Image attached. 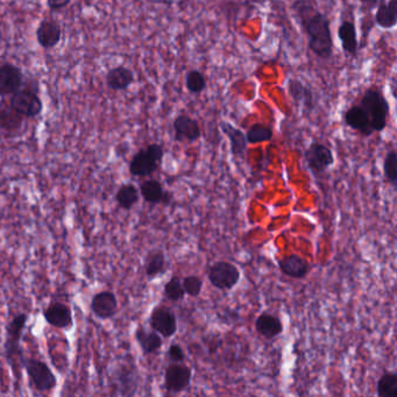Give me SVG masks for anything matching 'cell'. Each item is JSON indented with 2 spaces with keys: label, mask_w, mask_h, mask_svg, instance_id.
I'll return each instance as SVG.
<instances>
[{
  "label": "cell",
  "mask_w": 397,
  "mask_h": 397,
  "mask_svg": "<svg viewBox=\"0 0 397 397\" xmlns=\"http://www.w3.org/2000/svg\"><path fill=\"white\" fill-rule=\"evenodd\" d=\"M395 87H396V83H395V78H393V82H391V90H393V96H396L395 94Z\"/></svg>",
  "instance_id": "39"
},
{
  "label": "cell",
  "mask_w": 397,
  "mask_h": 397,
  "mask_svg": "<svg viewBox=\"0 0 397 397\" xmlns=\"http://www.w3.org/2000/svg\"><path fill=\"white\" fill-rule=\"evenodd\" d=\"M25 117L18 114L10 103L0 102V137L16 138L20 135Z\"/></svg>",
  "instance_id": "12"
},
{
  "label": "cell",
  "mask_w": 397,
  "mask_h": 397,
  "mask_svg": "<svg viewBox=\"0 0 397 397\" xmlns=\"http://www.w3.org/2000/svg\"><path fill=\"white\" fill-rule=\"evenodd\" d=\"M167 355L171 362H184L185 359H187V355H185L183 348H182L180 344H176V343H173V344L169 346Z\"/></svg>",
  "instance_id": "36"
},
{
  "label": "cell",
  "mask_w": 397,
  "mask_h": 397,
  "mask_svg": "<svg viewBox=\"0 0 397 397\" xmlns=\"http://www.w3.org/2000/svg\"><path fill=\"white\" fill-rule=\"evenodd\" d=\"M248 3L264 4V0H248Z\"/></svg>",
  "instance_id": "40"
},
{
  "label": "cell",
  "mask_w": 397,
  "mask_h": 397,
  "mask_svg": "<svg viewBox=\"0 0 397 397\" xmlns=\"http://www.w3.org/2000/svg\"><path fill=\"white\" fill-rule=\"evenodd\" d=\"M245 135L250 145L264 144V142L271 141L274 138V132L271 127L261 124V123H255L248 128Z\"/></svg>",
  "instance_id": "30"
},
{
  "label": "cell",
  "mask_w": 397,
  "mask_h": 397,
  "mask_svg": "<svg viewBox=\"0 0 397 397\" xmlns=\"http://www.w3.org/2000/svg\"><path fill=\"white\" fill-rule=\"evenodd\" d=\"M27 322H28V316L26 314H18L7 324L4 354L7 362L13 368L16 359H19L24 354L21 348V338L24 334Z\"/></svg>",
  "instance_id": "5"
},
{
  "label": "cell",
  "mask_w": 397,
  "mask_h": 397,
  "mask_svg": "<svg viewBox=\"0 0 397 397\" xmlns=\"http://www.w3.org/2000/svg\"><path fill=\"white\" fill-rule=\"evenodd\" d=\"M359 105L367 112L374 133L384 132L391 114V105L386 96L381 91L368 89L362 94Z\"/></svg>",
  "instance_id": "2"
},
{
  "label": "cell",
  "mask_w": 397,
  "mask_h": 397,
  "mask_svg": "<svg viewBox=\"0 0 397 397\" xmlns=\"http://www.w3.org/2000/svg\"><path fill=\"white\" fill-rule=\"evenodd\" d=\"M344 121L346 126L350 127V130H355L364 137H372L374 134L367 112L359 104L353 105L346 110L344 114Z\"/></svg>",
  "instance_id": "19"
},
{
  "label": "cell",
  "mask_w": 397,
  "mask_h": 397,
  "mask_svg": "<svg viewBox=\"0 0 397 397\" xmlns=\"http://www.w3.org/2000/svg\"><path fill=\"white\" fill-rule=\"evenodd\" d=\"M193 371L184 362H171L164 371V389L169 394H180L190 387Z\"/></svg>",
  "instance_id": "7"
},
{
  "label": "cell",
  "mask_w": 397,
  "mask_h": 397,
  "mask_svg": "<svg viewBox=\"0 0 397 397\" xmlns=\"http://www.w3.org/2000/svg\"><path fill=\"white\" fill-rule=\"evenodd\" d=\"M114 391L116 395H123V396H133L137 394L138 386H139V374L137 368L132 367L130 365H121L116 368L114 375Z\"/></svg>",
  "instance_id": "11"
},
{
  "label": "cell",
  "mask_w": 397,
  "mask_h": 397,
  "mask_svg": "<svg viewBox=\"0 0 397 397\" xmlns=\"http://www.w3.org/2000/svg\"><path fill=\"white\" fill-rule=\"evenodd\" d=\"M139 200H140V191L134 184H123L116 194L118 207L123 210L128 211L133 209L139 203Z\"/></svg>",
  "instance_id": "29"
},
{
  "label": "cell",
  "mask_w": 397,
  "mask_h": 397,
  "mask_svg": "<svg viewBox=\"0 0 397 397\" xmlns=\"http://www.w3.org/2000/svg\"><path fill=\"white\" fill-rule=\"evenodd\" d=\"M164 298L171 302H181L184 300L185 291L180 277L173 276L167 283L164 284Z\"/></svg>",
  "instance_id": "33"
},
{
  "label": "cell",
  "mask_w": 397,
  "mask_h": 397,
  "mask_svg": "<svg viewBox=\"0 0 397 397\" xmlns=\"http://www.w3.org/2000/svg\"><path fill=\"white\" fill-rule=\"evenodd\" d=\"M365 10L371 11L377 10L381 4L386 3V0H359Z\"/></svg>",
  "instance_id": "38"
},
{
  "label": "cell",
  "mask_w": 397,
  "mask_h": 397,
  "mask_svg": "<svg viewBox=\"0 0 397 397\" xmlns=\"http://www.w3.org/2000/svg\"><path fill=\"white\" fill-rule=\"evenodd\" d=\"M133 71L125 66L112 68L105 77V82L109 89L114 91H124L134 83Z\"/></svg>",
  "instance_id": "25"
},
{
  "label": "cell",
  "mask_w": 397,
  "mask_h": 397,
  "mask_svg": "<svg viewBox=\"0 0 397 397\" xmlns=\"http://www.w3.org/2000/svg\"><path fill=\"white\" fill-rule=\"evenodd\" d=\"M304 160L314 175L323 174L334 164V152L326 145L314 141L304 152Z\"/></svg>",
  "instance_id": "9"
},
{
  "label": "cell",
  "mask_w": 397,
  "mask_h": 397,
  "mask_svg": "<svg viewBox=\"0 0 397 397\" xmlns=\"http://www.w3.org/2000/svg\"><path fill=\"white\" fill-rule=\"evenodd\" d=\"M288 94L293 100L295 107L300 109L303 107L307 114H310L316 107L314 90L309 85L304 84L298 78H291L287 84Z\"/></svg>",
  "instance_id": "16"
},
{
  "label": "cell",
  "mask_w": 397,
  "mask_h": 397,
  "mask_svg": "<svg viewBox=\"0 0 397 397\" xmlns=\"http://www.w3.org/2000/svg\"><path fill=\"white\" fill-rule=\"evenodd\" d=\"M377 394L380 397H397V374L386 372L377 381Z\"/></svg>",
  "instance_id": "31"
},
{
  "label": "cell",
  "mask_w": 397,
  "mask_h": 397,
  "mask_svg": "<svg viewBox=\"0 0 397 397\" xmlns=\"http://www.w3.org/2000/svg\"><path fill=\"white\" fill-rule=\"evenodd\" d=\"M168 269L167 257L160 250H152L145 261V273L148 281H153L164 275Z\"/></svg>",
  "instance_id": "28"
},
{
  "label": "cell",
  "mask_w": 397,
  "mask_h": 397,
  "mask_svg": "<svg viewBox=\"0 0 397 397\" xmlns=\"http://www.w3.org/2000/svg\"><path fill=\"white\" fill-rule=\"evenodd\" d=\"M62 28L53 19H44L37 30V41L44 49H51L60 44Z\"/></svg>",
  "instance_id": "21"
},
{
  "label": "cell",
  "mask_w": 397,
  "mask_h": 397,
  "mask_svg": "<svg viewBox=\"0 0 397 397\" xmlns=\"http://www.w3.org/2000/svg\"><path fill=\"white\" fill-rule=\"evenodd\" d=\"M185 87L191 94H200L207 90V78L202 71L191 69L185 74Z\"/></svg>",
  "instance_id": "32"
},
{
  "label": "cell",
  "mask_w": 397,
  "mask_h": 397,
  "mask_svg": "<svg viewBox=\"0 0 397 397\" xmlns=\"http://www.w3.org/2000/svg\"><path fill=\"white\" fill-rule=\"evenodd\" d=\"M149 325L161 337L171 338L176 334L178 327L176 314L169 307H155L150 312Z\"/></svg>",
  "instance_id": "10"
},
{
  "label": "cell",
  "mask_w": 397,
  "mask_h": 397,
  "mask_svg": "<svg viewBox=\"0 0 397 397\" xmlns=\"http://www.w3.org/2000/svg\"><path fill=\"white\" fill-rule=\"evenodd\" d=\"M384 174L386 180L393 185L397 187V154L396 150L391 149L386 154L384 160Z\"/></svg>",
  "instance_id": "34"
},
{
  "label": "cell",
  "mask_w": 397,
  "mask_h": 397,
  "mask_svg": "<svg viewBox=\"0 0 397 397\" xmlns=\"http://www.w3.org/2000/svg\"><path fill=\"white\" fill-rule=\"evenodd\" d=\"M11 106L25 118H35L44 111V103L35 91L21 87L20 90L10 97Z\"/></svg>",
  "instance_id": "8"
},
{
  "label": "cell",
  "mask_w": 397,
  "mask_h": 397,
  "mask_svg": "<svg viewBox=\"0 0 397 397\" xmlns=\"http://www.w3.org/2000/svg\"><path fill=\"white\" fill-rule=\"evenodd\" d=\"M24 74L13 63L0 64V97H11L20 90L24 84Z\"/></svg>",
  "instance_id": "13"
},
{
  "label": "cell",
  "mask_w": 397,
  "mask_h": 397,
  "mask_svg": "<svg viewBox=\"0 0 397 397\" xmlns=\"http://www.w3.org/2000/svg\"><path fill=\"white\" fill-rule=\"evenodd\" d=\"M164 157V149L160 144H150L142 148L130 160L128 171L134 177H148L160 168Z\"/></svg>",
  "instance_id": "3"
},
{
  "label": "cell",
  "mask_w": 397,
  "mask_h": 397,
  "mask_svg": "<svg viewBox=\"0 0 397 397\" xmlns=\"http://www.w3.org/2000/svg\"><path fill=\"white\" fill-rule=\"evenodd\" d=\"M374 23L381 30H394L397 26V0H389L388 3L381 4L374 16Z\"/></svg>",
  "instance_id": "27"
},
{
  "label": "cell",
  "mask_w": 397,
  "mask_h": 397,
  "mask_svg": "<svg viewBox=\"0 0 397 397\" xmlns=\"http://www.w3.org/2000/svg\"><path fill=\"white\" fill-rule=\"evenodd\" d=\"M337 35L344 53L348 56H357L359 51V40H358L357 26L353 19L343 21L338 27Z\"/></svg>",
  "instance_id": "22"
},
{
  "label": "cell",
  "mask_w": 397,
  "mask_h": 397,
  "mask_svg": "<svg viewBox=\"0 0 397 397\" xmlns=\"http://www.w3.org/2000/svg\"><path fill=\"white\" fill-rule=\"evenodd\" d=\"M295 18L307 37V47L321 60L334 56V42L331 21L314 7L312 0H294Z\"/></svg>",
  "instance_id": "1"
},
{
  "label": "cell",
  "mask_w": 397,
  "mask_h": 397,
  "mask_svg": "<svg viewBox=\"0 0 397 397\" xmlns=\"http://www.w3.org/2000/svg\"><path fill=\"white\" fill-rule=\"evenodd\" d=\"M185 295H189L190 298H198L202 289H203V280L197 275H188L182 281Z\"/></svg>",
  "instance_id": "35"
},
{
  "label": "cell",
  "mask_w": 397,
  "mask_h": 397,
  "mask_svg": "<svg viewBox=\"0 0 397 397\" xmlns=\"http://www.w3.org/2000/svg\"><path fill=\"white\" fill-rule=\"evenodd\" d=\"M173 128H174V140L178 144L182 142L194 144L202 137V130L198 121L185 114H178L175 118L173 121Z\"/></svg>",
  "instance_id": "14"
},
{
  "label": "cell",
  "mask_w": 397,
  "mask_h": 397,
  "mask_svg": "<svg viewBox=\"0 0 397 397\" xmlns=\"http://www.w3.org/2000/svg\"><path fill=\"white\" fill-rule=\"evenodd\" d=\"M221 130L230 141L231 154L234 157H244L248 146L244 132L228 121H221Z\"/></svg>",
  "instance_id": "23"
},
{
  "label": "cell",
  "mask_w": 397,
  "mask_h": 397,
  "mask_svg": "<svg viewBox=\"0 0 397 397\" xmlns=\"http://www.w3.org/2000/svg\"><path fill=\"white\" fill-rule=\"evenodd\" d=\"M44 318L50 326L56 327L60 330H69L74 326L73 311L71 307L61 302H55L46 307Z\"/></svg>",
  "instance_id": "18"
},
{
  "label": "cell",
  "mask_w": 397,
  "mask_h": 397,
  "mask_svg": "<svg viewBox=\"0 0 397 397\" xmlns=\"http://www.w3.org/2000/svg\"><path fill=\"white\" fill-rule=\"evenodd\" d=\"M141 197L150 205H169L173 202L171 191L164 190V185L157 178H148L141 182L139 185Z\"/></svg>",
  "instance_id": "17"
},
{
  "label": "cell",
  "mask_w": 397,
  "mask_h": 397,
  "mask_svg": "<svg viewBox=\"0 0 397 397\" xmlns=\"http://www.w3.org/2000/svg\"><path fill=\"white\" fill-rule=\"evenodd\" d=\"M240 271L228 261H216L207 268V280L219 291H231L240 281Z\"/></svg>",
  "instance_id": "6"
},
{
  "label": "cell",
  "mask_w": 397,
  "mask_h": 397,
  "mask_svg": "<svg viewBox=\"0 0 397 397\" xmlns=\"http://www.w3.org/2000/svg\"><path fill=\"white\" fill-rule=\"evenodd\" d=\"M90 310L94 317L100 321H107L117 314V296L112 291H103L91 298Z\"/></svg>",
  "instance_id": "15"
},
{
  "label": "cell",
  "mask_w": 397,
  "mask_h": 397,
  "mask_svg": "<svg viewBox=\"0 0 397 397\" xmlns=\"http://www.w3.org/2000/svg\"><path fill=\"white\" fill-rule=\"evenodd\" d=\"M134 338H135L138 345L140 346L142 353L146 355L157 353L164 345V341L160 334L154 330H147L142 325L137 327V330L134 332Z\"/></svg>",
  "instance_id": "24"
},
{
  "label": "cell",
  "mask_w": 397,
  "mask_h": 397,
  "mask_svg": "<svg viewBox=\"0 0 397 397\" xmlns=\"http://www.w3.org/2000/svg\"><path fill=\"white\" fill-rule=\"evenodd\" d=\"M19 360L30 377V384L37 391L47 393L56 387V377L46 362L34 358H26L24 354L19 358Z\"/></svg>",
  "instance_id": "4"
},
{
  "label": "cell",
  "mask_w": 397,
  "mask_h": 397,
  "mask_svg": "<svg viewBox=\"0 0 397 397\" xmlns=\"http://www.w3.org/2000/svg\"><path fill=\"white\" fill-rule=\"evenodd\" d=\"M279 268L286 276L302 280L310 273L311 264L298 254H289L279 260Z\"/></svg>",
  "instance_id": "20"
},
{
  "label": "cell",
  "mask_w": 397,
  "mask_h": 397,
  "mask_svg": "<svg viewBox=\"0 0 397 397\" xmlns=\"http://www.w3.org/2000/svg\"><path fill=\"white\" fill-rule=\"evenodd\" d=\"M255 331L260 334L261 337L266 339H273L280 336L283 332V324L280 318L274 314L264 312L257 318L255 324Z\"/></svg>",
  "instance_id": "26"
},
{
  "label": "cell",
  "mask_w": 397,
  "mask_h": 397,
  "mask_svg": "<svg viewBox=\"0 0 397 397\" xmlns=\"http://www.w3.org/2000/svg\"><path fill=\"white\" fill-rule=\"evenodd\" d=\"M73 0H47V6L50 11H60L67 7Z\"/></svg>",
  "instance_id": "37"
}]
</instances>
